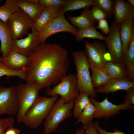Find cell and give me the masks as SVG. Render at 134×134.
I'll return each mask as SVG.
<instances>
[{
	"label": "cell",
	"mask_w": 134,
	"mask_h": 134,
	"mask_svg": "<svg viewBox=\"0 0 134 134\" xmlns=\"http://www.w3.org/2000/svg\"><path fill=\"white\" fill-rule=\"evenodd\" d=\"M19 8L27 14L34 23L39 17L45 7L39 3H32L26 0H16Z\"/></svg>",
	"instance_id": "obj_22"
},
{
	"label": "cell",
	"mask_w": 134,
	"mask_h": 134,
	"mask_svg": "<svg viewBox=\"0 0 134 134\" xmlns=\"http://www.w3.org/2000/svg\"><path fill=\"white\" fill-rule=\"evenodd\" d=\"M29 63V57L12 51L7 58H3L1 63L9 69L18 70L27 69Z\"/></svg>",
	"instance_id": "obj_16"
},
{
	"label": "cell",
	"mask_w": 134,
	"mask_h": 134,
	"mask_svg": "<svg viewBox=\"0 0 134 134\" xmlns=\"http://www.w3.org/2000/svg\"><path fill=\"white\" fill-rule=\"evenodd\" d=\"M95 111V106L90 102L80 113L77 119L75 124L81 123L83 125H85L92 122Z\"/></svg>",
	"instance_id": "obj_29"
},
{
	"label": "cell",
	"mask_w": 134,
	"mask_h": 134,
	"mask_svg": "<svg viewBox=\"0 0 134 134\" xmlns=\"http://www.w3.org/2000/svg\"><path fill=\"white\" fill-rule=\"evenodd\" d=\"M45 92L48 96L60 95L66 103L75 100L79 94L76 74H67L53 88L46 89Z\"/></svg>",
	"instance_id": "obj_6"
},
{
	"label": "cell",
	"mask_w": 134,
	"mask_h": 134,
	"mask_svg": "<svg viewBox=\"0 0 134 134\" xmlns=\"http://www.w3.org/2000/svg\"><path fill=\"white\" fill-rule=\"evenodd\" d=\"M114 15L115 22L121 24L123 21L134 18V7L124 0H115Z\"/></svg>",
	"instance_id": "obj_15"
},
{
	"label": "cell",
	"mask_w": 134,
	"mask_h": 134,
	"mask_svg": "<svg viewBox=\"0 0 134 134\" xmlns=\"http://www.w3.org/2000/svg\"><path fill=\"white\" fill-rule=\"evenodd\" d=\"M18 100L16 86L6 87L0 86V115L17 114Z\"/></svg>",
	"instance_id": "obj_11"
},
{
	"label": "cell",
	"mask_w": 134,
	"mask_h": 134,
	"mask_svg": "<svg viewBox=\"0 0 134 134\" xmlns=\"http://www.w3.org/2000/svg\"><path fill=\"white\" fill-rule=\"evenodd\" d=\"M82 128L85 134H99L97 132L93 122L85 125H83Z\"/></svg>",
	"instance_id": "obj_38"
},
{
	"label": "cell",
	"mask_w": 134,
	"mask_h": 134,
	"mask_svg": "<svg viewBox=\"0 0 134 134\" xmlns=\"http://www.w3.org/2000/svg\"><path fill=\"white\" fill-rule=\"evenodd\" d=\"M120 24H116L113 21L109 27V33L107 36L105 37L104 40L108 49L107 51L111 56L112 62L117 63H121L122 55L120 34Z\"/></svg>",
	"instance_id": "obj_10"
},
{
	"label": "cell",
	"mask_w": 134,
	"mask_h": 134,
	"mask_svg": "<svg viewBox=\"0 0 134 134\" xmlns=\"http://www.w3.org/2000/svg\"><path fill=\"white\" fill-rule=\"evenodd\" d=\"M90 102V97L88 94L85 93H79V95L74 101L72 111V115L74 117L77 119L83 110Z\"/></svg>",
	"instance_id": "obj_28"
},
{
	"label": "cell",
	"mask_w": 134,
	"mask_h": 134,
	"mask_svg": "<svg viewBox=\"0 0 134 134\" xmlns=\"http://www.w3.org/2000/svg\"><path fill=\"white\" fill-rule=\"evenodd\" d=\"M65 2L63 0H39V3L45 7L56 8L61 7Z\"/></svg>",
	"instance_id": "obj_33"
},
{
	"label": "cell",
	"mask_w": 134,
	"mask_h": 134,
	"mask_svg": "<svg viewBox=\"0 0 134 134\" xmlns=\"http://www.w3.org/2000/svg\"><path fill=\"white\" fill-rule=\"evenodd\" d=\"M72 56L76 68L77 84L79 92L86 93L90 98H97V93L91 81L89 65L85 51H76Z\"/></svg>",
	"instance_id": "obj_3"
},
{
	"label": "cell",
	"mask_w": 134,
	"mask_h": 134,
	"mask_svg": "<svg viewBox=\"0 0 134 134\" xmlns=\"http://www.w3.org/2000/svg\"><path fill=\"white\" fill-rule=\"evenodd\" d=\"M14 119L11 117L0 119V134H3L6 129L14 124Z\"/></svg>",
	"instance_id": "obj_34"
},
{
	"label": "cell",
	"mask_w": 134,
	"mask_h": 134,
	"mask_svg": "<svg viewBox=\"0 0 134 134\" xmlns=\"http://www.w3.org/2000/svg\"><path fill=\"white\" fill-rule=\"evenodd\" d=\"M12 40L6 23L0 20V53H2V57L4 59L7 58L12 51Z\"/></svg>",
	"instance_id": "obj_18"
},
{
	"label": "cell",
	"mask_w": 134,
	"mask_h": 134,
	"mask_svg": "<svg viewBox=\"0 0 134 134\" xmlns=\"http://www.w3.org/2000/svg\"><path fill=\"white\" fill-rule=\"evenodd\" d=\"M78 30L67 20L61 8L58 15L42 31L39 33L38 41L39 44L44 43L47 39L50 36L62 32H69L74 36Z\"/></svg>",
	"instance_id": "obj_8"
},
{
	"label": "cell",
	"mask_w": 134,
	"mask_h": 134,
	"mask_svg": "<svg viewBox=\"0 0 134 134\" xmlns=\"http://www.w3.org/2000/svg\"><path fill=\"white\" fill-rule=\"evenodd\" d=\"M93 5V0H67L61 7L62 13L81 9L89 8Z\"/></svg>",
	"instance_id": "obj_25"
},
{
	"label": "cell",
	"mask_w": 134,
	"mask_h": 134,
	"mask_svg": "<svg viewBox=\"0 0 134 134\" xmlns=\"http://www.w3.org/2000/svg\"><path fill=\"white\" fill-rule=\"evenodd\" d=\"M61 7L56 8L45 7L39 17L33 24V26L39 33L58 15Z\"/></svg>",
	"instance_id": "obj_17"
},
{
	"label": "cell",
	"mask_w": 134,
	"mask_h": 134,
	"mask_svg": "<svg viewBox=\"0 0 134 134\" xmlns=\"http://www.w3.org/2000/svg\"><path fill=\"white\" fill-rule=\"evenodd\" d=\"M134 88V82L127 79H110L104 85L95 89L97 93H114L120 90L126 91Z\"/></svg>",
	"instance_id": "obj_14"
},
{
	"label": "cell",
	"mask_w": 134,
	"mask_h": 134,
	"mask_svg": "<svg viewBox=\"0 0 134 134\" xmlns=\"http://www.w3.org/2000/svg\"><path fill=\"white\" fill-rule=\"evenodd\" d=\"M6 23L13 40L27 34L33 23L28 15L20 9L9 17Z\"/></svg>",
	"instance_id": "obj_7"
},
{
	"label": "cell",
	"mask_w": 134,
	"mask_h": 134,
	"mask_svg": "<svg viewBox=\"0 0 134 134\" xmlns=\"http://www.w3.org/2000/svg\"><path fill=\"white\" fill-rule=\"evenodd\" d=\"M91 102L95 106L96 111L94 118L106 120L120 113L121 110H128L134 109V106L124 102L121 104H113L108 100L107 97L102 101H97L94 98L90 97Z\"/></svg>",
	"instance_id": "obj_9"
},
{
	"label": "cell",
	"mask_w": 134,
	"mask_h": 134,
	"mask_svg": "<svg viewBox=\"0 0 134 134\" xmlns=\"http://www.w3.org/2000/svg\"><path fill=\"white\" fill-rule=\"evenodd\" d=\"M89 8L84 9L78 16H68L67 20L69 23L78 29H82L95 26L96 21L92 18Z\"/></svg>",
	"instance_id": "obj_21"
},
{
	"label": "cell",
	"mask_w": 134,
	"mask_h": 134,
	"mask_svg": "<svg viewBox=\"0 0 134 134\" xmlns=\"http://www.w3.org/2000/svg\"><path fill=\"white\" fill-rule=\"evenodd\" d=\"M20 132L19 129L14 128L13 126H12L7 128L3 134H20Z\"/></svg>",
	"instance_id": "obj_39"
},
{
	"label": "cell",
	"mask_w": 134,
	"mask_h": 134,
	"mask_svg": "<svg viewBox=\"0 0 134 134\" xmlns=\"http://www.w3.org/2000/svg\"><path fill=\"white\" fill-rule=\"evenodd\" d=\"M76 134H85L84 129L82 128L77 129L75 131Z\"/></svg>",
	"instance_id": "obj_40"
},
{
	"label": "cell",
	"mask_w": 134,
	"mask_h": 134,
	"mask_svg": "<svg viewBox=\"0 0 134 134\" xmlns=\"http://www.w3.org/2000/svg\"><path fill=\"white\" fill-rule=\"evenodd\" d=\"M92 6V9L89 10V12L93 20L98 22L101 20L107 19L104 12L100 8L95 5Z\"/></svg>",
	"instance_id": "obj_32"
},
{
	"label": "cell",
	"mask_w": 134,
	"mask_h": 134,
	"mask_svg": "<svg viewBox=\"0 0 134 134\" xmlns=\"http://www.w3.org/2000/svg\"><path fill=\"white\" fill-rule=\"evenodd\" d=\"M124 102L128 104H134V88H131L126 91Z\"/></svg>",
	"instance_id": "obj_37"
},
{
	"label": "cell",
	"mask_w": 134,
	"mask_h": 134,
	"mask_svg": "<svg viewBox=\"0 0 134 134\" xmlns=\"http://www.w3.org/2000/svg\"><path fill=\"white\" fill-rule=\"evenodd\" d=\"M94 124L97 132L99 134H127L116 129H114L113 132L107 131L100 128L97 121L95 122Z\"/></svg>",
	"instance_id": "obj_36"
},
{
	"label": "cell",
	"mask_w": 134,
	"mask_h": 134,
	"mask_svg": "<svg viewBox=\"0 0 134 134\" xmlns=\"http://www.w3.org/2000/svg\"><path fill=\"white\" fill-rule=\"evenodd\" d=\"M121 63L124 66L128 79L134 80V35L133 36L128 49L122 56Z\"/></svg>",
	"instance_id": "obj_20"
},
{
	"label": "cell",
	"mask_w": 134,
	"mask_h": 134,
	"mask_svg": "<svg viewBox=\"0 0 134 134\" xmlns=\"http://www.w3.org/2000/svg\"><path fill=\"white\" fill-rule=\"evenodd\" d=\"M67 51L58 44H40L29 57L25 80L34 84L39 91L50 88L67 75L70 63Z\"/></svg>",
	"instance_id": "obj_1"
},
{
	"label": "cell",
	"mask_w": 134,
	"mask_h": 134,
	"mask_svg": "<svg viewBox=\"0 0 134 134\" xmlns=\"http://www.w3.org/2000/svg\"><path fill=\"white\" fill-rule=\"evenodd\" d=\"M102 70L110 79H128L124 66L121 63L107 62Z\"/></svg>",
	"instance_id": "obj_23"
},
{
	"label": "cell",
	"mask_w": 134,
	"mask_h": 134,
	"mask_svg": "<svg viewBox=\"0 0 134 134\" xmlns=\"http://www.w3.org/2000/svg\"><path fill=\"white\" fill-rule=\"evenodd\" d=\"M59 96H39L26 112L22 123L32 129L38 128L47 116Z\"/></svg>",
	"instance_id": "obj_2"
},
{
	"label": "cell",
	"mask_w": 134,
	"mask_h": 134,
	"mask_svg": "<svg viewBox=\"0 0 134 134\" xmlns=\"http://www.w3.org/2000/svg\"><path fill=\"white\" fill-rule=\"evenodd\" d=\"M74 101L66 103L61 97L57 100L44 120L43 134L54 132L61 123L72 116Z\"/></svg>",
	"instance_id": "obj_4"
},
{
	"label": "cell",
	"mask_w": 134,
	"mask_h": 134,
	"mask_svg": "<svg viewBox=\"0 0 134 134\" xmlns=\"http://www.w3.org/2000/svg\"><path fill=\"white\" fill-rule=\"evenodd\" d=\"M93 5L100 8L105 13L107 19H110L114 15L115 0H93Z\"/></svg>",
	"instance_id": "obj_30"
},
{
	"label": "cell",
	"mask_w": 134,
	"mask_h": 134,
	"mask_svg": "<svg viewBox=\"0 0 134 134\" xmlns=\"http://www.w3.org/2000/svg\"><path fill=\"white\" fill-rule=\"evenodd\" d=\"M89 64L90 69L92 72L91 76V81L95 88H97L104 85L110 79L102 69Z\"/></svg>",
	"instance_id": "obj_24"
},
{
	"label": "cell",
	"mask_w": 134,
	"mask_h": 134,
	"mask_svg": "<svg viewBox=\"0 0 134 134\" xmlns=\"http://www.w3.org/2000/svg\"><path fill=\"white\" fill-rule=\"evenodd\" d=\"M127 1L131 5L134 7V0H127Z\"/></svg>",
	"instance_id": "obj_41"
},
{
	"label": "cell",
	"mask_w": 134,
	"mask_h": 134,
	"mask_svg": "<svg viewBox=\"0 0 134 134\" xmlns=\"http://www.w3.org/2000/svg\"><path fill=\"white\" fill-rule=\"evenodd\" d=\"M26 70V69L18 70H12L5 67L1 63H0V77L6 76L8 79L11 77L17 76L25 80Z\"/></svg>",
	"instance_id": "obj_31"
},
{
	"label": "cell",
	"mask_w": 134,
	"mask_h": 134,
	"mask_svg": "<svg viewBox=\"0 0 134 134\" xmlns=\"http://www.w3.org/2000/svg\"><path fill=\"white\" fill-rule=\"evenodd\" d=\"M3 58L2 57H0V63H2L3 60Z\"/></svg>",
	"instance_id": "obj_42"
},
{
	"label": "cell",
	"mask_w": 134,
	"mask_h": 134,
	"mask_svg": "<svg viewBox=\"0 0 134 134\" xmlns=\"http://www.w3.org/2000/svg\"><path fill=\"white\" fill-rule=\"evenodd\" d=\"M16 87L18 100L17 121L22 123L26 112L39 96V90L36 85L30 83L20 84Z\"/></svg>",
	"instance_id": "obj_5"
},
{
	"label": "cell",
	"mask_w": 134,
	"mask_h": 134,
	"mask_svg": "<svg viewBox=\"0 0 134 134\" xmlns=\"http://www.w3.org/2000/svg\"><path fill=\"white\" fill-rule=\"evenodd\" d=\"M95 26L86 29H78L77 32L74 36L77 41H82L85 38L97 39L104 40L105 37L98 31Z\"/></svg>",
	"instance_id": "obj_27"
},
{
	"label": "cell",
	"mask_w": 134,
	"mask_h": 134,
	"mask_svg": "<svg viewBox=\"0 0 134 134\" xmlns=\"http://www.w3.org/2000/svg\"><path fill=\"white\" fill-rule=\"evenodd\" d=\"M98 23V25L96 27V28L101 30L104 34L106 35L108 34L110 31V29L106 19L101 20Z\"/></svg>",
	"instance_id": "obj_35"
},
{
	"label": "cell",
	"mask_w": 134,
	"mask_h": 134,
	"mask_svg": "<svg viewBox=\"0 0 134 134\" xmlns=\"http://www.w3.org/2000/svg\"><path fill=\"white\" fill-rule=\"evenodd\" d=\"M85 52L89 64L102 69L107 62L104 56L107 52L106 48L102 43L95 41L91 43L84 41Z\"/></svg>",
	"instance_id": "obj_13"
},
{
	"label": "cell",
	"mask_w": 134,
	"mask_h": 134,
	"mask_svg": "<svg viewBox=\"0 0 134 134\" xmlns=\"http://www.w3.org/2000/svg\"><path fill=\"white\" fill-rule=\"evenodd\" d=\"M20 9L16 0H6L3 5L0 6V20L6 23L11 15Z\"/></svg>",
	"instance_id": "obj_26"
},
{
	"label": "cell",
	"mask_w": 134,
	"mask_h": 134,
	"mask_svg": "<svg viewBox=\"0 0 134 134\" xmlns=\"http://www.w3.org/2000/svg\"><path fill=\"white\" fill-rule=\"evenodd\" d=\"M120 34L122 44L123 55L126 52L134 35V22L133 19L127 20L121 23Z\"/></svg>",
	"instance_id": "obj_19"
},
{
	"label": "cell",
	"mask_w": 134,
	"mask_h": 134,
	"mask_svg": "<svg viewBox=\"0 0 134 134\" xmlns=\"http://www.w3.org/2000/svg\"><path fill=\"white\" fill-rule=\"evenodd\" d=\"M31 32L27 34L24 38L13 40L11 44L12 51H15L29 57L40 44L38 40L39 32L33 25Z\"/></svg>",
	"instance_id": "obj_12"
}]
</instances>
